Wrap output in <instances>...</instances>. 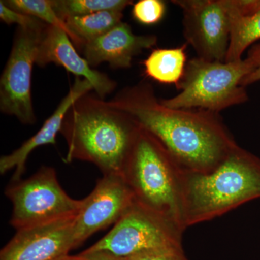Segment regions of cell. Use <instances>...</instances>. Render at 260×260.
<instances>
[{
	"label": "cell",
	"instance_id": "obj_13",
	"mask_svg": "<svg viewBox=\"0 0 260 260\" xmlns=\"http://www.w3.org/2000/svg\"><path fill=\"white\" fill-rule=\"evenodd\" d=\"M157 41L154 35H135L129 25L121 22L107 34L85 43L83 53L92 68L107 62L114 69H126L131 68L135 56L156 45Z\"/></svg>",
	"mask_w": 260,
	"mask_h": 260
},
{
	"label": "cell",
	"instance_id": "obj_23",
	"mask_svg": "<svg viewBox=\"0 0 260 260\" xmlns=\"http://www.w3.org/2000/svg\"><path fill=\"white\" fill-rule=\"evenodd\" d=\"M56 260H125L107 251H83L76 255H65Z\"/></svg>",
	"mask_w": 260,
	"mask_h": 260
},
{
	"label": "cell",
	"instance_id": "obj_21",
	"mask_svg": "<svg viewBox=\"0 0 260 260\" xmlns=\"http://www.w3.org/2000/svg\"><path fill=\"white\" fill-rule=\"evenodd\" d=\"M123 258L125 260H187L182 246L153 249Z\"/></svg>",
	"mask_w": 260,
	"mask_h": 260
},
{
	"label": "cell",
	"instance_id": "obj_24",
	"mask_svg": "<svg viewBox=\"0 0 260 260\" xmlns=\"http://www.w3.org/2000/svg\"><path fill=\"white\" fill-rule=\"evenodd\" d=\"M249 56H250L254 61L255 68L250 74L248 75L243 80L242 85L244 87L260 81V45L253 48L249 53Z\"/></svg>",
	"mask_w": 260,
	"mask_h": 260
},
{
	"label": "cell",
	"instance_id": "obj_16",
	"mask_svg": "<svg viewBox=\"0 0 260 260\" xmlns=\"http://www.w3.org/2000/svg\"><path fill=\"white\" fill-rule=\"evenodd\" d=\"M187 44L172 49H157L143 61L145 74L158 83H180L185 72Z\"/></svg>",
	"mask_w": 260,
	"mask_h": 260
},
{
	"label": "cell",
	"instance_id": "obj_1",
	"mask_svg": "<svg viewBox=\"0 0 260 260\" xmlns=\"http://www.w3.org/2000/svg\"><path fill=\"white\" fill-rule=\"evenodd\" d=\"M108 102L157 138L183 172H210L238 145L218 113L166 107L145 80Z\"/></svg>",
	"mask_w": 260,
	"mask_h": 260
},
{
	"label": "cell",
	"instance_id": "obj_19",
	"mask_svg": "<svg viewBox=\"0 0 260 260\" xmlns=\"http://www.w3.org/2000/svg\"><path fill=\"white\" fill-rule=\"evenodd\" d=\"M10 9L30 15L49 25L64 30L72 40V35L66 24L56 14L51 0H4Z\"/></svg>",
	"mask_w": 260,
	"mask_h": 260
},
{
	"label": "cell",
	"instance_id": "obj_12",
	"mask_svg": "<svg viewBox=\"0 0 260 260\" xmlns=\"http://www.w3.org/2000/svg\"><path fill=\"white\" fill-rule=\"evenodd\" d=\"M50 63L62 67L76 77L88 80L102 99L116 88L114 80L105 73L93 69L88 61L79 55L64 30L47 25L38 47L36 64L44 68Z\"/></svg>",
	"mask_w": 260,
	"mask_h": 260
},
{
	"label": "cell",
	"instance_id": "obj_20",
	"mask_svg": "<svg viewBox=\"0 0 260 260\" xmlns=\"http://www.w3.org/2000/svg\"><path fill=\"white\" fill-rule=\"evenodd\" d=\"M167 5L162 0H140L133 5L132 14L138 23L151 25L164 18Z\"/></svg>",
	"mask_w": 260,
	"mask_h": 260
},
{
	"label": "cell",
	"instance_id": "obj_11",
	"mask_svg": "<svg viewBox=\"0 0 260 260\" xmlns=\"http://www.w3.org/2000/svg\"><path fill=\"white\" fill-rule=\"evenodd\" d=\"M77 215L16 231L14 237L2 249L0 260H56L68 255L75 249Z\"/></svg>",
	"mask_w": 260,
	"mask_h": 260
},
{
	"label": "cell",
	"instance_id": "obj_7",
	"mask_svg": "<svg viewBox=\"0 0 260 260\" xmlns=\"http://www.w3.org/2000/svg\"><path fill=\"white\" fill-rule=\"evenodd\" d=\"M183 232L170 220L135 201L112 230L86 250L107 251L127 257L143 251L182 246Z\"/></svg>",
	"mask_w": 260,
	"mask_h": 260
},
{
	"label": "cell",
	"instance_id": "obj_10",
	"mask_svg": "<svg viewBox=\"0 0 260 260\" xmlns=\"http://www.w3.org/2000/svg\"><path fill=\"white\" fill-rule=\"evenodd\" d=\"M83 200L75 219V248L95 233L117 223L135 202L133 192L121 175L104 176Z\"/></svg>",
	"mask_w": 260,
	"mask_h": 260
},
{
	"label": "cell",
	"instance_id": "obj_2",
	"mask_svg": "<svg viewBox=\"0 0 260 260\" xmlns=\"http://www.w3.org/2000/svg\"><path fill=\"white\" fill-rule=\"evenodd\" d=\"M140 128L127 113L97 95L85 94L70 107L61 125L68 146L65 162H90L104 176H122Z\"/></svg>",
	"mask_w": 260,
	"mask_h": 260
},
{
	"label": "cell",
	"instance_id": "obj_4",
	"mask_svg": "<svg viewBox=\"0 0 260 260\" xmlns=\"http://www.w3.org/2000/svg\"><path fill=\"white\" fill-rule=\"evenodd\" d=\"M182 172L164 145L141 126L123 169L122 177L137 203L184 231L181 207Z\"/></svg>",
	"mask_w": 260,
	"mask_h": 260
},
{
	"label": "cell",
	"instance_id": "obj_8",
	"mask_svg": "<svg viewBox=\"0 0 260 260\" xmlns=\"http://www.w3.org/2000/svg\"><path fill=\"white\" fill-rule=\"evenodd\" d=\"M48 24L42 20L18 26L8 62L0 79V110L14 116L22 124L37 121L31 97L32 66L43 32Z\"/></svg>",
	"mask_w": 260,
	"mask_h": 260
},
{
	"label": "cell",
	"instance_id": "obj_14",
	"mask_svg": "<svg viewBox=\"0 0 260 260\" xmlns=\"http://www.w3.org/2000/svg\"><path fill=\"white\" fill-rule=\"evenodd\" d=\"M93 90V85L85 78L76 77L73 86L66 96L61 101L56 110L45 121L41 129L34 136L27 140L20 147L8 155L0 158L1 174L15 169L11 181L21 179L25 171V164L29 155L42 145H55L56 135L60 133L64 118L70 107L77 100Z\"/></svg>",
	"mask_w": 260,
	"mask_h": 260
},
{
	"label": "cell",
	"instance_id": "obj_18",
	"mask_svg": "<svg viewBox=\"0 0 260 260\" xmlns=\"http://www.w3.org/2000/svg\"><path fill=\"white\" fill-rule=\"evenodd\" d=\"M133 3L129 0H51L53 8L64 22L70 17L83 16L106 10L123 12Z\"/></svg>",
	"mask_w": 260,
	"mask_h": 260
},
{
	"label": "cell",
	"instance_id": "obj_3",
	"mask_svg": "<svg viewBox=\"0 0 260 260\" xmlns=\"http://www.w3.org/2000/svg\"><path fill=\"white\" fill-rule=\"evenodd\" d=\"M260 198V159L237 145L213 170L182 172L184 228L208 221Z\"/></svg>",
	"mask_w": 260,
	"mask_h": 260
},
{
	"label": "cell",
	"instance_id": "obj_6",
	"mask_svg": "<svg viewBox=\"0 0 260 260\" xmlns=\"http://www.w3.org/2000/svg\"><path fill=\"white\" fill-rule=\"evenodd\" d=\"M5 194L13 204L10 224L16 231L76 216L83 204L67 194L55 169L46 166L28 179L10 181Z\"/></svg>",
	"mask_w": 260,
	"mask_h": 260
},
{
	"label": "cell",
	"instance_id": "obj_17",
	"mask_svg": "<svg viewBox=\"0 0 260 260\" xmlns=\"http://www.w3.org/2000/svg\"><path fill=\"white\" fill-rule=\"evenodd\" d=\"M122 11L106 10L83 16L70 17L65 19L64 23L71 34L72 42L81 50L85 43L107 34L122 22Z\"/></svg>",
	"mask_w": 260,
	"mask_h": 260
},
{
	"label": "cell",
	"instance_id": "obj_9",
	"mask_svg": "<svg viewBox=\"0 0 260 260\" xmlns=\"http://www.w3.org/2000/svg\"><path fill=\"white\" fill-rule=\"evenodd\" d=\"M182 10L183 34L198 57L225 61L232 25V0H174Z\"/></svg>",
	"mask_w": 260,
	"mask_h": 260
},
{
	"label": "cell",
	"instance_id": "obj_5",
	"mask_svg": "<svg viewBox=\"0 0 260 260\" xmlns=\"http://www.w3.org/2000/svg\"><path fill=\"white\" fill-rule=\"evenodd\" d=\"M255 68L250 56L239 61H208L191 59L177 88L179 93L162 99V105L173 109H203L218 113L247 101L242 82Z\"/></svg>",
	"mask_w": 260,
	"mask_h": 260
},
{
	"label": "cell",
	"instance_id": "obj_15",
	"mask_svg": "<svg viewBox=\"0 0 260 260\" xmlns=\"http://www.w3.org/2000/svg\"><path fill=\"white\" fill-rule=\"evenodd\" d=\"M260 39V0H232L230 41L225 61H239Z\"/></svg>",
	"mask_w": 260,
	"mask_h": 260
},
{
	"label": "cell",
	"instance_id": "obj_22",
	"mask_svg": "<svg viewBox=\"0 0 260 260\" xmlns=\"http://www.w3.org/2000/svg\"><path fill=\"white\" fill-rule=\"evenodd\" d=\"M0 19L2 21L8 25L17 24L18 26L26 27L34 25L39 21V19L30 16V15L23 14L10 9L3 3V0L0 1Z\"/></svg>",
	"mask_w": 260,
	"mask_h": 260
}]
</instances>
